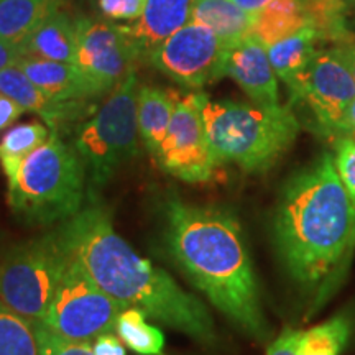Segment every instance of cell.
Listing matches in <instances>:
<instances>
[{
    "label": "cell",
    "instance_id": "cell-1",
    "mask_svg": "<svg viewBox=\"0 0 355 355\" xmlns=\"http://www.w3.org/2000/svg\"><path fill=\"white\" fill-rule=\"evenodd\" d=\"M273 239L288 275L318 309L339 288L355 252V202L334 155L322 153L283 186Z\"/></svg>",
    "mask_w": 355,
    "mask_h": 355
},
{
    "label": "cell",
    "instance_id": "cell-2",
    "mask_svg": "<svg viewBox=\"0 0 355 355\" xmlns=\"http://www.w3.org/2000/svg\"><path fill=\"white\" fill-rule=\"evenodd\" d=\"M55 232L97 285L123 308H139L207 347L217 344L206 304L137 254L114 229L112 216L96 194H87L81 211L61 222Z\"/></svg>",
    "mask_w": 355,
    "mask_h": 355
},
{
    "label": "cell",
    "instance_id": "cell-3",
    "mask_svg": "<svg viewBox=\"0 0 355 355\" xmlns=\"http://www.w3.org/2000/svg\"><path fill=\"white\" fill-rule=\"evenodd\" d=\"M163 219L168 254L189 282L247 336L265 343L270 327L237 217L173 196L163 202Z\"/></svg>",
    "mask_w": 355,
    "mask_h": 355
},
{
    "label": "cell",
    "instance_id": "cell-4",
    "mask_svg": "<svg viewBox=\"0 0 355 355\" xmlns=\"http://www.w3.org/2000/svg\"><path fill=\"white\" fill-rule=\"evenodd\" d=\"M206 135L217 165L263 173L278 163L301 130L290 105H259L235 101L202 102Z\"/></svg>",
    "mask_w": 355,
    "mask_h": 355
},
{
    "label": "cell",
    "instance_id": "cell-5",
    "mask_svg": "<svg viewBox=\"0 0 355 355\" xmlns=\"http://www.w3.org/2000/svg\"><path fill=\"white\" fill-rule=\"evenodd\" d=\"M86 199L83 159L55 132L21 162L15 175L7 178L8 206L25 224H61L78 214Z\"/></svg>",
    "mask_w": 355,
    "mask_h": 355
},
{
    "label": "cell",
    "instance_id": "cell-6",
    "mask_svg": "<svg viewBox=\"0 0 355 355\" xmlns=\"http://www.w3.org/2000/svg\"><path fill=\"white\" fill-rule=\"evenodd\" d=\"M135 69L104 97L91 117L74 130L73 146L81 157L87 175V194L104 188L121 166L139 155Z\"/></svg>",
    "mask_w": 355,
    "mask_h": 355
},
{
    "label": "cell",
    "instance_id": "cell-7",
    "mask_svg": "<svg viewBox=\"0 0 355 355\" xmlns=\"http://www.w3.org/2000/svg\"><path fill=\"white\" fill-rule=\"evenodd\" d=\"M68 261L55 230L0 255V301L32 322L43 321Z\"/></svg>",
    "mask_w": 355,
    "mask_h": 355
},
{
    "label": "cell",
    "instance_id": "cell-8",
    "mask_svg": "<svg viewBox=\"0 0 355 355\" xmlns=\"http://www.w3.org/2000/svg\"><path fill=\"white\" fill-rule=\"evenodd\" d=\"M125 309L92 279L81 261L68 252V261L43 322L56 334L79 343L115 329Z\"/></svg>",
    "mask_w": 355,
    "mask_h": 355
},
{
    "label": "cell",
    "instance_id": "cell-9",
    "mask_svg": "<svg viewBox=\"0 0 355 355\" xmlns=\"http://www.w3.org/2000/svg\"><path fill=\"white\" fill-rule=\"evenodd\" d=\"M291 101L313 115L316 130L339 137L340 123L355 99V81L350 71L332 48H321L290 87Z\"/></svg>",
    "mask_w": 355,
    "mask_h": 355
},
{
    "label": "cell",
    "instance_id": "cell-10",
    "mask_svg": "<svg viewBox=\"0 0 355 355\" xmlns=\"http://www.w3.org/2000/svg\"><path fill=\"white\" fill-rule=\"evenodd\" d=\"M227 44L206 26L188 21L159 43L146 63L191 91L224 78Z\"/></svg>",
    "mask_w": 355,
    "mask_h": 355
},
{
    "label": "cell",
    "instance_id": "cell-11",
    "mask_svg": "<svg viewBox=\"0 0 355 355\" xmlns=\"http://www.w3.org/2000/svg\"><path fill=\"white\" fill-rule=\"evenodd\" d=\"M204 92H189L178 99L170 127L155 157L163 171L188 183L211 180L217 168L204 127Z\"/></svg>",
    "mask_w": 355,
    "mask_h": 355
},
{
    "label": "cell",
    "instance_id": "cell-12",
    "mask_svg": "<svg viewBox=\"0 0 355 355\" xmlns=\"http://www.w3.org/2000/svg\"><path fill=\"white\" fill-rule=\"evenodd\" d=\"M76 33L74 64L109 94L139 63L133 44L122 25H115L105 19H76Z\"/></svg>",
    "mask_w": 355,
    "mask_h": 355
},
{
    "label": "cell",
    "instance_id": "cell-13",
    "mask_svg": "<svg viewBox=\"0 0 355 355\" xmlns=\"http://www.w3.org/2000/svg\"><path fill=\"white\" fill-rule=\"evenodd\" d=\"M0 92L15 101L26 112L37 114L51 132L61 137L69 130H76L97 109L92 101H61L46 94L17 64L0 69Z\"/></svg>",
    "mask_w": 355,
    "mask_h": 355
},
{
    "label": "cell",
    "instance_id": "cell-14",
    "mask_svg": "<svg viewBox=\"0 0 355 355\" xmlns=\"http://www.w3.org/2000/svg\"><path fill=\"white\" fill-rule=\"evenodd\" d=\"M224 74L232 78L254 104H279L278 76L270 63L266 46L254 35L227 46Z\"/></svg>",
    "mask_w": 355,
    "mask_h": 355
},
{
    "label": "cell",
    "instance_id": "cell-15",
    "mask_svg": "<svg viewBox=\"0 0 355 355\" xmlns=\"http://www.w3.org/2000/svg\"><path fill=\"white\" fill-rule=\"evenodd\" d=\"M193 2L194 0H146L140 19L130 25H122L139 61H145L159 43L188 24Z\"/></svg>",
    "mask_w": 355,
    "mask_h": 355
},
{
    "label": "cell",
    "instance_id": "cell-16",
    "mask_svg": "<svg viewBox=\"0 0 355 355\" xmlns=\"http://www.w3.org/2000/svg\"><path fill=\"white\" fill-rule=\"evenodd\" d=\"M15 64L24 71L35 86L56 99L94 101L107 96L76 64L33 56H20Z\"/></svg>",
    "mask_w": 355,
    "mask_h": 355
},
{
    "label": "cell",
    "instance_id": "cell-17",
    "mask_svg": "<svg viewBox=\"0 0 355 355\" xmlns=\"http://www.w3.org/2000/svg\"><path fill=\"white\" fill-rule=\"evenodd\" d=\"M78 33L76 19L63 8L42 21L20 44L21 56L43 58L74 64L76 60Z\"/></svg>",
    "mask_w": 355,
    "mask_h": 355
},
{
    "label": "cell",
    "instance_id": "cell-18",
    "mask_svg": "<svg viewBox=\"0 0 355 355\" xmlns=\"http://www.w3.org/2000/svg\"><path fill=\"white\" fill-rule=\"evenodd\" d=\"M180 94L171 89L144 84L137 96V119H139L140 139L145 148L155 158L159 145L170 127L173 112Z\"/></svg>",
    "mask_w": 355,
    "mask_h": 355
},
{
    "label": "cell",
    "instance_id": "cell-19",
    "mask_svg": "<svg viewBox=\"0 0 355 355\" xmlns=\"http://www.w3.org/2000/svg\"><path fill=\"white\" fill-rule=\"evenodd\" d=\"M189 21L209 28L230 46L254 33L255 13L230 0H194Z\"/></svg>",
    "mask_w": 355,
    "mask_h": 355
},
{
    "label": "cell",
    "instance_id": "cell-20",
    "mask_svg": "<svg viewBox=\"0 0 355 355\" xmlns=\"http://www.w3.org/2000/svg\"><path fill=\"white\" fill-rule=\"evenodd\" d=\"M64 3L66 0H0V40L20 48L24 40Z\"/></svg>",
    "mask_w": 355,
    "mask_h": 355
},
{
    "label": "cell",
    "instance_id": "cell-21",
    "mask_svg": "<svg viewBox=\"0 0 355 355\" xmlns=\"http://www.w3.org/2000/svg\"><path fill=\"white\" fill-rule=\"evenodd\" d=\"M318 43L316 32L309 26H304L296 33L266 48L275 73L278 79L286 84V87H290L300 74L308 68L314 53H316Z\"/></svg>",
    "mask_w": 355,
    "mask_h": 355
},
{
    "label": "cell",
    "instance_id": "cell-22",
    "mask_svg": "<svg viewBox=\"0 0 355 355\" xmlns=\"http://www.w3.org/2000/svg\"><path fill=\"white\" fill-rule=\"evenodd\" d=\"M308 26L304 0H273L255 13L254 37L266 48Z\"/></svg>",
    "mask_w": 355,
    "mask_h": 355
},
{
    "label": "cell",
    "instance_id": "cell-23",
    "mask_svg": "<svg viewBox=\"0 0 355 355\" xmlns=\"http://www.w3.org/2000/svg\"><path fill=\"white\" fill-rule=\"evenodd\" d=\"M50 127L42 122H26L8 128L0 140V166L6 178L15 175L21 162L50 139Z\"/></svg>",
    "mask_w": 355,
    "mask_h": 355
},
{
    "label": "cell",
    "instance_id": "cell-24",
    "mask_svg": "<svg viewBox=\"0 0 355 355\" xmlns=\"http://www.w3.org/2000/svg\"><path fill=\"white\" fill-rule=\"evenodd\" d=\"M350 8L347 0H304L308 26L316 32L319 43L332 46L352 32L347 25Z\"/></svg>",
    "mask_w": 355,
    "mask_h": 355
},
{
    "label": "cell",
    "instance_id": "cell-25",
    "mask_svg": "<svg viewBox=\"0 0 355 355\" xmlns=\"http://www.w3.org/2000/svg\"><path fill=\"white\" fill-rule=\"evenodd\" d=\"M115 332L121 340L140 355H163L165 334L146 322V314L139 308H125L119 314Z\"/></svg>",
    "mask_w": 355,
    "mask_h": 355
},
{
    "label": "cell",
    "instance_id": "cell-26",
    "mask_svg": "<svg viewBox=\"0 0 355 355\" xmlns=\"http://www.w3.org/2000/svg\"><path fill=\"white\" fill-rule=\"evenodd\" d=\"M352 336L349 318L334 316L329 321L303 331L298 345V355H340Z\"/></svg>",
    "mask_w": 355,
    "mask_h": 355
},
{
    "label": "cell",
    "instance_id": "cell-27",
    "mask_svg": "<svg viewBox=\"0 0 355 355\" xmlns=\"http://www.w3.org/2000/svg\"><path fill=\"white\" fill-rule=\"evenodd\" d=\"M0 355H40L32 321L0 301Z\"/></svg>",
    "mask_w": 355,
    "mask_h": 355
},
{
    "label": "cell",
    "instance_id": "cell-28",
    "mask_svg": "<svg viewBox=\"0 0 355 355\" xmlns=\"http://www.w3.org/2000/svg\"><path fill=\"white\" fill-rule=\"evenodd\" d=\"M40 355H94L91 343H79L56 334L46 324L33 322Z\"/></svg>",
    "mask_w": 355,
    "mask_h": 355
},
{
    "label": "cell",
    "instance_id": "cell-29",
    "mask_svg": "<svg viewBox=\"0 0 355 355\" xmlns=\"http://www.w3.org/2000/svg\"><path fill=\"white\" fill-rule=\"evenodd\" d=\"M334 165L340 180L355 202V141L339 137L334 141Z\"/></svg>",
    "mask_w": 355,
    "mask_h": 355
},
{
    "label": "cell",
    "instance_id": "cell-30",
    "mask_svg": "<svg viewBox=\"0 0 355 355\" xmlns=\"http://www.w3.org/2000/svg\"><path fill=\"white\" fill-rule=\"evenodd\" d=\"M146 0H94L96 10L110 21H137L145 10Z\"/></svg>",
    "mask_w": 355,
    "mask_h": 355
},
{
    "label": "cell",
    "instance_id": "cell-31",
    "mask_svg": "<svg viewBox=\"0 0 355 355\" xmlns=\"http://www.w3.org/2000/svg\"><path fill=\"white\" fill-rule=\"evenodd\" d=\"M303 331L286 327L266 349V355H298V345Z\"/></svg>",
    "mask_w": 355,
    "mask_h": 355
},
{
    "label": "cell",
    "instance_id": "cell-32",
    "mask_svg": "<svg viewBox=\"0 0 355 355\" xmlns=\"http://www.w3.org/2000/svg\"><path fill=\"white\" fill-rule=\"evenodd\" d=\"M26 112L21 105L12 101L10 97L0 92V132L7 130L12 123H15Z\"/></svg>",
    "mask_w": 355,
    "mask_h": 355
},
{
    "label": "cell",
    "instance_id": "cell-33",
    "mask_svg": "<svg viewBox=\"0 0 355 355\" xmlns=\"http://www.w3.org/2000/svg\"><path fill=\"white\" fill-rule=\"evenodd\" d=\"M92 349H94V355H127L121 339L112 332H104V334L97 336Z\"/></svg>",
    "mask_w": 355,
    "mask_h": 355
},
{
    "label": "cell",
    "instance_id": "cell-34",
    "mask_svg": "<svg viewBox=\"0 0 355 355\" xmlns=\"http://www.w3.org/2000/svg\"><path fill=\"white\" fill-rule=\"evenodd\" d=\"M332 50H334L337 55L343 58V61L347 66L350 74H352L355 81V33L350 32L347 37H345L343 42L337 44H332Z\"/></svg>",
    "mask_w": 355,
    "mask_h": 355
},
{
    "label": "cell",
    "instance_id": "cell-35",
    "mask_svg": "<svg viewBox=\"0 0 355 355\" xmlns=\"http://www.w3.org/2000/svg\"><path fill=\"white\" fill-rule=\"evenodd\" d=\"M20 56H21V53H20L19 46H15V44H10V43H6L0 40V69L15 64L17 61L20 60Z\"/></svg>",
    "mask_w": 355,
    "mask_h": 355
},
{
    "label": "cell",
    "instance_id": "cell-36",
    "mask_svg": "<svg viewBox=\"0 0 355 355\" xmlns=\"http://www.w3.org/2000/svg\"><path fill=\"white\" fill-rule=\"evenodd\" d=\"M355 130V99L352 101V104L349 105L347 112H345L343 123H340V130H339V137H345L349 132ZM337 137V139H339Z\"/></svg>",
    "mask_w": 355,
    "mask_h": 355
},
{
    "label": "cell",
    "instance_id": "cell-37",
    "mask_svg": "<svg viewBox=\"0 0 355 355\" xmlns=\"http://www.w3.org/2000/svg\"><path fill=\"white\" fill-rule=\"evenodd\" d=\"M230 2H234L235 6L243 8V10L257 13L259 10H261L265 6H268L270 2H273V0H230Z\"/></svg>",
    "mask_w": 355,
    "mask_h": 355
},
{
    "label": "cell",
    "instance_id": "cell-38",
    "mask_svg": "<svg viewBox=\"0 0 355 355\" xmlns=\"http://www.w3.org/2000/svg\"><path fill=\"white\" fill-rule=\"evenodd\" d=\"M345 137H349V139H352V140L355 141V130H352V132H349V133H347V135H345Z\"/></svg>",
    "mask_w": 355,
    "mask_h": 355
},
{
    "label": "cell",
    "instance_id": "cell-39",
    "mask_svg": "<svg viewBox=\"0 0 355 355\" xmlns=\"http://www.w3.org/2000/svg\"><path fill=\"white\" fill-rule=\"evenodd\" d=\"M347 2H349L350 7H355V0H347Z\"/></svg>",
    "mask_w": 355,
    "mask_h": 355
}]
</instances>
